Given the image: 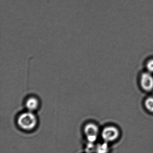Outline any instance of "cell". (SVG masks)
Here are the masks:
<instances>
[{
    "label": "cell",
    "mask_w": 153,
    "mask_h": 153,
    "mask_svg": "<svg viewBox=\"0 0 153 153\" xmlns=\"http://www.w3.org/2000/svg\"><path fill=\"white\" fill-rule=\"evenodd\" d=\"M96 146L94 145V143L88 142L86 146V152L87 153H95Z\"/></svg>",
    "instance_id": "cell-8"
},
{
    "label": "cell",
    "mask_w": 153,
    "mask_h": 153,
    "mask_svg": "<svg viewBox=\"0 0 153 153\" xmlns=\"http://www.w3.org/2000/svg\"><path fill=\"white\" fill-rule=\"evenodd\" d=\"M108 152L109 146L107 142H104V143L98 144L96 146V153H108Z\"/></svg>",
    "instance_id": "cell-6"
},
{
    "label": "cell",
    "mask_w": 153,
    "mask_h": 153,
    "mask_svg": "<svg viewBox=\"0 0 153 153\" xmlns=\"http://www.w3.org/2000/svg\"><path fill=\"white\" fill-rule=\"evenodd\" d=\"M39 101L37 98L31 97L26 100L25 106L28 111L33 112L37 109L39 107Z\"/></svg>",
    "instance_id": "cell-5"
},
{
    "label": "cell",
    "mask_w": 153,
    "mask_h": 153,
    "mask_svg": "<svg viewBox=\"0 0 153 153\" xmlns=\"http://www.w3.org/2000/svg\"><path fill=\"white\" fill-rule=\"evenodd\" d=\"M37 118L32 111L23 112L19 115L17 123L21 129L25 131L33 130L37 125Z\"/></svg>",
    "instance_id": "cell-1"
},
{
    "label": "cell",
    "mask_w": 153,
    "mask_h": 153,
    "mask_svg": "<svg viewBox=\"0 0 153 153\" xmlns=\"http://www.w3.org/2000/svg\"><path fill=\"white\" fill-rule=\"evenodd\" d=\"M84 131L88 142L94 143L96 142L99 131L97 125L92 123L87 124L84 126Z\"/></svg>",
    "instance_id": "cell-2"
},
{
    "label": "cell",
    "mask_w": 153,
    "mask_h": 153,
    "mask_svg": "<svg viewBox=\"0 0 153 153\" xmlns=\"http://www.w3.org/2000/svg\"><path fill=\"white\" fill-rule=\"evenodd\" d=\"M140 85L144 91H151L153 90V75L152 74L146 72L143 73L140 77Z\"/></svg>",
    "instance_id": "cell-4"
},
{
    "label": "cell",
    "mask_w": 153,
    "mask_h": 153,
    "mask_svg": "<svg viewBox=\"0 0 153 153\" xmlns=\"http://www.w3.org/2000/svg\"><path fill=\"white\" fill-rule=\"evenodd\" d=\"M144 105L148 111L153 113V97L151 96L147 98L145 101Z\"/></svg>",
    "instance_id": "cell-7"
},
{
    "label": "cell",
    "mask_w": 153,
    "mask_h": 153,
    "mask_svg": "<svg viewBox=\"0 0 153 153\" xmlns=\"http://www.w3.org/2000/svg\"><path fill=\"white\" fill-rule=\"evenodd\" d=\"M146 69H147V72L153 74V59L149 60L146 65Z\"/></svg>",
    "instance_id": "cell-9"
},
{
    "label": "cell",
    "mask_w": 153,
    "mask_h": 153,
    "mask_svg": "<svg viewBox=\"0 0 153 153\" xmlns=\"http://www.w3.org/2000/svg\"><path fill=\"white\" fill-rule=\"evenodd\" d=\"M101 135L104 142L108 143L117 139L119 136V132L118 129L115 127H107L102 130Z\"/></svg>",
    "instance_id": "cell-3"
}]
</instances>
